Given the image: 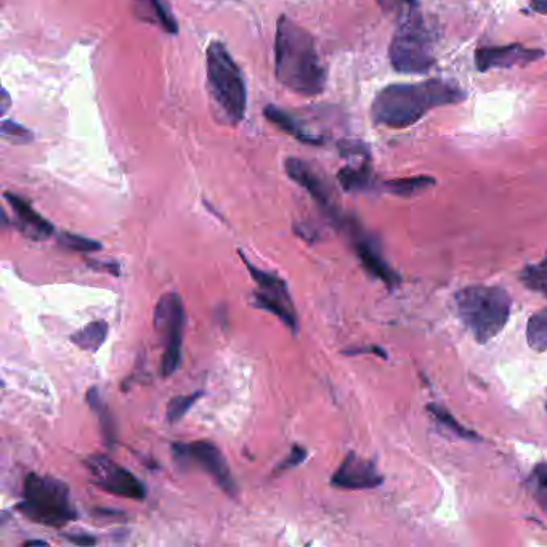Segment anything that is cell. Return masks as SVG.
Returning <instances> with one entry per match:
<instances>
[{
	"instance_id": "obj_31",
	"label": "cell",
	"mask_w": 547,
	"mask_h": 547,
	"mask_svg": "<svg viewBox=\"0 0 547 547\" xmlns=\"http://www.w3.org/2000/svg\"><path fill=\"white\" fill-rule=\"evenodd\" d=\"M87 265L94 268L97 272L106 273V275L119 276L121 275V265L118 262H102V260H87Z\"/></svg>"
},
{
	"instance_id": "obj_27",
	"label": "cell",
	"mask_w": 547,
	"mask_h": 547,
	"mask_svg": "<svg viewBox=\"0 0 547 547\" xmlns=\"http://www.w3.org/2000/svg\"><path fill=\"white\" fill-rule=\"evenodd\" d=\"M2 135L5 138H10L13 142L28 143L33 140L31 130L20 126L17 122L9 121V119H5L4 124H2Z\"/></svg>"
},
{
	"instance_id": "obj_8",
	"label": "cell",
	"mask_w": 547,
	"mask_h": 547,
	"mask_svg": "<svg viewBox=\"0 0 547 547\" xmlns=\"http://www.w3.org/2000/svg\"><path fill=\"white\" fill-rule=\"evenodd\" d=\"M172 459L180 469L196 466L206 472L220 490L225 491L230 498L238 495V485L231 475L230 466L222 451L214 443L199 440L190 443H172Z\"/></svg>"
},
{
	"instance_id": "obj_25",
	"label": "cell",
	"mask_w": 547,
	"mask_h": 547,
	"mask_svg": "<svg viewBox=\"0 0 547 547\" xmlns=\"http://www.w3.org/2000/svg\"><path fill=\"white\" fill-rule=\"evenodd\" d=\"M204 397L203 390H198L195 394L179 395L172 398L171 402L167 403L166 418L169 424L182 421L187 416L188 411L193 408L198 400Z\"/></svg>"
},
{
	"instance_id": "obj_36",
	"label": "cell",
	"mask_w": 547,
	"mask_h": 547,
	"mask_svg": "<svg viewBox=\"0 0 547 547\" xmlns=\"http://www.w3.org/2000/svg\"><path fill=\"white\" fill-rule=\"evenodd\" d=\"M9 103V94H7V90H4V92H2V114L7 113V110H9Z\"/></svg>"
},
{
	"instance_id": "obj_16",
	"label": "cell",
	"mask_w": 547,
	"mask_h": 547,
	"mask_svg": "<svg viewBox=\"0 0 547 547\" xmlns=\"http://www.w3.org/2000/svg\"><path fill=\"white\" fill-rule=\"evenodd\" d=\"M132 10L140 21L159 26L167 34L179 33V23L164 0H135Z\"/></svg>"
},
{
	"instance_id": "obj_5",
	"label": "cell",
	"mask_w": 547,
	"mask_h": 547,
	"mask_svg": "<svg viewBox=\"0 0 547 547\" xmlns=\"http://www.w3.org/2000/svg\"><path fill=\"white\" fill-rule=\"evenodd\" d=\"M15 511L44 527L63 528L77 517L65 482L50 475H26L23 499Z\"/></svg>"
},
{
	"instance_id": "obj_17",
	"label": "cell",
	"mask_w": 547,
	"mask_h": 547,
	"mask_svg": "<svg viewBox=\"0 0 547 547\" xmlns=\"http://www.w3.org/2000/svg\"><path fill=\"white\" fill-rule=\"evenodd\" d=\"M264 114L265 118L272 122L273 126L283 130L286 134L292 135V137L297 138L300 142L308 143V145H323V142H325V138L320 137V135L310 134L297 119L292 118L291 114L280 110V108H276V106H267Z\"/></svg>"
},
{
	"instance_id": "obj_37",
	"label": "cell",
	"mask_w": 547,
	"mask_h": 547,
	"mask_svg": "<svg viewBox=\"0 0 547 547\" xmlns=\"http://www.w3.org/2000/svg\"><path fill=\"white\" fill-rule=\"evenodd\" d=\"M25 546H47V543L41 541V539H33V541H26Z\"/></svg>"
},
{
	"instance_id": "obj_23",
	"label": "cell",
	"mask_w": 547,
	"mask_h": 547,
	"mask_svg": "<svg viewBox=\"0 0 547 547\" xmlns=\"http://www.w3.org/2000/svg\"><path fill=\"white\" fill-rule=\"evenodd\" d=\"M527 342L531 350L547 352V312L536 313L528 320Z\"/></svg>"
},
{
	"instance_id": "obj_20",
	"label": "cell",
	"mask_w": 547,
	"mask_h": 547,
	"mask_svg": "<svg viewBox=\"0 0 547 547\" xmlns=\"http://www.w3.org/2000/svg\"><path fill=\"white\" fill-rule=\"evenodd\" d=\"M87 403L98 416L105 442L108 443V446H113V443L116 442V424H114L113 414L98 395L97 387L87 390Z\"/></svg>"
},
{
	"instance_id": "obj_14",
	"label": "cell",
	"mask_w": 547,
	"mask_h": 547,
	"mask_svg": "<svg viewBox=\"0 0 547 547\" xmlns=\"http://www.w3.org/2000/svg\"><path fill=\"white\" fill-rule=\"evenodd\" d=\"M543 57V50L527 49L520 44L490 45L475 52V65L479 71L487 73L490 69L530 65Z\"/></svg>"
},
{
	"instance_id": "obj_30",
	"label": "cell",
	"mask_w": 547,
	"mask_h": 547,
	"mask_svg": "<svg viewBox=\"0 0 547 547\" xmlns=\"http://www.w3.org/2000/svg\"><path fill=\"white\" fill-rule=\"evenodd\" d=\"M531 480L535 483L536 495L547 499V464H539L531 474Z\"/></svg>"
},
{
	"instance_id": "obj_9",
	"label": "cell",
	"mask_w": 547,
	"mask_h": 547,
	"mask_svg": "<svg viewBox=\"0 0 547 547\" xmlns=\"http://www.w3.org/2000/svg\"><path fill=\"white\" fill-rule=\"evenodd\" d=\"M241 259L248 267L252 280L259 286V291L254 292V305L262 308L265 312L273 313L283 321L284 325L291 329L292 333L297 331V313L292 297L288 291V284L280 276L265 272L249 262L248 257L240 251Z\"/></svg>"
},
{
	"instance_id": "obj_21",
	"label": "cell",
	"mask_w": 547,
	"mask_h": 547,
	"mask_svg": "<svg viewBox=\"0 0 547 547\" xmlns=\"http://www.w3.org/2000/svg\"><path fill=\"white\" fill-rule=\"evenodd\" d=\"M427 410L434 416L435 421L440 426L445 427L446 430H450L451 434L456 435V437L462 438V440H469V442H480L482 440L480 435L475 434L474 430L467 429V427L462 426L461 422L456 421V418H454L450 411L446 410L445 406L430 403V405H427Z\"/></svg>"
},
{
	"instance_id": "obj_10",
	"label": "cell",
	"mask_w": 547,
	"mask_h": 547,
	"mask_svg": "<svg viewBox=\"0 0 547 547\" xmlns=\"http://www.w3.org/2000/svg\"><path fill=\"white\" fill-rule=\"evenodd\" d=\"M90 474V482L100 490L121 498L143 501L146 498V488L143 482L127 471L118 462L105 454H92L84 461Z\"/></svg>"
},
{
	"instance_id": "obj_3",
	"label": "cell",
	"mask_w": 547,
	"mask_h": 547,
	"mask_svg": "<svg viewBox=\"0 0 547 547\" xmlns=\"http://www.w3.org/2000/svg\"><path fill=\"white\" fill-rule=\"evenodd\" d=\"M206 63L207 90L215 118L227 126H238L248 105V92L240 66L219 41L207 47Z\"/></svg>"
},
{
	"instance_id": "obj_32",
	"label": "cell",
	"mask_w": 547,
	"mask_h": 547,
	"mask_svg": "<svg viewBox=\"0 0 547 547\" xmlns=\"http://www.w3.org/2000/svg\"><path fill=\"white\" fill-rule=\"evenodd\" d=\"M65 538L68 539L69 543L76 544V546H95L97 544V538H94V536L90 535H84V533H81V535H74V533H68V535H65Z\"/></svg>"
},
{
	"instance_id": "obj_19",
	"label": "cell",
	"mask_w": 547,
	"mask_h": 547,
	"mask_svg": "<svg viewBox=\"0 0 547 547\" xmlns=\"http://www.w3.org/2000/svg\"><path fill=\"white\" fill-rule=\"evenodd\" d=\"M337 179L341 183L342 188L350 193L357 191H365L371 187L373 177H371V169H369L368 161H361L357 166H345L339 171Z\"/></svg>"
},
{
	"instance_id": "obj_18",
	"label": "cell",
	"mask_w": 547,
	"mask_h": 547,
	"mask_svg": "<svg viewBox=\"0 0 547 547\" xmlns=\"http://www.w3.org/2000/svg\"><path fill=\"white\" fill-rule=\"evenodd\" d=\"M108 329L110 326L105 320L92 321L86 328L74 333L71 336V342L84 352L97 353L105 344Z\"/></svg>"
},
{
	"instance_id": "obj_29",
	"label": "cell",
	"mask_w": 547,
	"mask_h": 547,
	"mask_svg": "<svg viewBox=\"0 0 547 547\" xmlns=\"http://www.w3.org/2000/svg\"><path fill=\"white\" fill-rule=\"evenodd\" d=\"M307 459V450L302 446L294 445L291 448V453L288 454V458L281 462L280 466L276 467L275 475L281 474V472L289 471L294 467L300 466L302 462Z\"/></svg>"
},
{
	"instance_id": "obj_6",
	"label": "cell",
	"mask_w": 547,
	"mask_h": 547,
	"mask_svg": "<svg viewBox=\"0 0 547 547\" xmlns=\"http://www.w3.org/2000/svg\"><path fill=\"white\" fill-rule=\"evenodd\" d=\"M390 63L402 74H426L434 66V52L429 28L418 9L398 17L389 49Z\"/></svg>"
},
{
	"instance_id": "obj_2",
	"label": "cell",
	"mask_w": 547,
	"mask_h": 547,
	"mask_svg": "<svg viewBox=\"0 0 547 547\" xmlns=\"http://www.w3.org/2000/svg\"><path fill=\"white\" fill-rule=\"evenodd\" d=\"M275 74L286 89L305 97L325 90L326 69L315 39L288 17H281L276 26Z\"/></svg>"
},
{
	"instance_id": "obj_26",
	"label": "cell",
	"mask_w": 547,
	"mask_h": 547,
	"mask_svg": "<svg viewBox=\"0 0 547 547\" xmlns=\"http://www.w3.org/2000/svg\"><path fill=\"white\" fill-rule=\"evenodd\" d=\"M58 244L65 249H69V251L86 252V254L87 252H97L103 249L102 243L90 240L86 236L74 235V233H61L58 236Z\"/></svg>"
},
{
	"instance_id": "obj_35",
	"label": "cell",
	"mask_w": 547,
	"mask_h": 547,
	"mask_svg": "<svg viewBox=\"0 0 547 547\" xmlns=\"http://www.w3.org/2000/svg\"><path fill=\"white\" fill-rule=\"evenodd\" d=\"M530 9L535 13L547 15V0H530Z\"/></svg>"
},
{
	"instance_id": "obj_34",
	"label": "cell",
	"mask_w": 547,
	"mask_h": 547,
	"mask_svg": "<svg viewBox=\"0 0 547 547\" xmlns=\"http://www.w3.org/2000/svg\"><path fill=\"white\" fill-rule=\"evenodd\" d=\"M376 353V355H379V357L387 358V355H385L384 350L379 349V347H368V349H353V350H345V355H360V353Z\"/></svg>"
},
{
	"instance_id": "obj_4",
	"label": "cell",
	"mask_w": 547,
	"mask_h": 547,
	"mask_svg": "<svg viewBox=\"0 0 547 547\" xmlns=\"http://www.w3.org/2000/svg\"><path fill=\"white\" fill-rule=\"evenodd\" d=\"M454 302L458 317L479 344L495 339L511 315V296L499 286H469L454 296Z\"/></svg>"
},
{
	"instance_id": "obj_24",
	"label": "cell",
	"mask_w": 547,
	"mask_h": 547,
	"mask_svg": "<svg viewBox=\"0 0 547 547\" xmlns=\"http://www.w3.org/2000/svg\"><path fill=\"white\" fill-rule=\"evenodd\" d=\"M522 281L531 291L543 294L547 299V256L538 264L528 265L520 272Z\"/></svg>"
},
{
	"instance_id": "obj_15",
	"label": "cell",
	"mask_w": 547,
	"mask_h": 547,
	"mask_svg": "<svg viewBox=\"0 0 547 547\" xmlns=\"http://www.w3.org/2000/svg\"><path fill=\"white\" fill-rule=\"evenodd\" d=\"M5 199H7V203L10 204L15 215H17L15 225H17L18 230L23 235L36 241L47 240V238L53 235L55 228H53L52 223L44 219L39 212L34 211V207L28 201L20 198V196L13 195V193H5Z\"/></svg>"
},
{
	"instance_id": "obj_1",
	"label": "cell",
	"mask_w": 547,
	"mask_h": 547,
	"mask_svg": "<svg viewBox=\"0 0 547 547\" xmlns=\"http://www.w3.org/2000/svg\"><path fill=\"white\" fill-rule=\"evenodd\" d=\"M466 100V94L451 82L432 79L414 84H392L374 98L371 118L376 126L406 129L438 106Z\"/></svg>"
},
{
	"instance_id": "obj_7",
	"label": "cell",
	"mask_w": 547,
	"mask_h": 547,
	"mask_svg": "<svg viewBox=\"0 0 547 547\" xmlns=\"http://www.w3.org/2000/svg\"><path fill=\"white\" fill-rule=\"evenodd\" d=\"M154 329L163 339L164 353L161 360V376L171 377L182 363L183 328L185 307L177 292H169L159 299L154 308Z\"/></svg>"
},
{
	"instance_id": "obj_33",
	"label": "cell",
	"mask_w": 547,
	"mask_h": 547,
	"mask_svg": "<svg viewBox=\"0 0 547 547\" xmlns=\"http://www.w3.org/2000/svg\"><path fill=\"white\" fill-rule=\"evenodd\" d=\"M94 514L98 519H105V517H111V519H118V517H126L122 512L114 511V509H105V507H95Z\"/></svg>"
},
{
	"instance_id": "obj_11",
	"label": "cell",
	"mask_w": 547,
	"mask_h": 547,
	"mask_svg": "<svg viewBox=\"0 0 547 547\" xmlns=\"http://www.w3.org/2000/svg\"><path fill=\"white\" fill-rule=\"evenodd\" d=\"M345 225L349 228L355 254L360 259L361 265L366 268V272L377 280H381L387 288H397L400 284V276L385 262L379 244L373 236L366 233L355 220H349V222H345Z\"/></svg>"
},
{
	"instance_id": "obj_13",
	"label": "cell",
	"mask_w": 547,
	"mask_h": 547,
	"mask_svg": "<svg viewBox=\"0 0 547 547\" xmlns=\"http://www.w3.org/2000/svg\"><path fill=\"white\" fill-rule=\"evenodd\" d=\"M382 482L384 479L377 472L374 462L360 458L355 453L347 454L331 477V485L341 490H371L381 487Z\"/></svg>"
},
{
	"instance_id": "obj_28",
	"label": "cell",
	"mask_w": 547,
	"mask_h": 547,
	"mask_svg": "<svg viewBox=\"0 0 547 547\" xmlns=\"http://www.w3.org/2000/svg\"><path fill=\"white\" fill-rule=\"evenodd\" d=\"M376 2L385 13H394L397 17H402L403 13L410 10L418 9L416 5L418 0H376Z\"/></svg>"
},
{
	"instance_id": "obj_12",
	"label": "cell",
	"mask_w": 547,
	"mask_h": 547,
	"mask_svg": "<svg viewBox=\"0 0 547 547\" xmlns=\"http://www.w3.org/2000/svg\"><path fill=\"white\" fill-rule=\"evenodd\" d=\"M284 169L289 179L294 180L297 185L308 191V195L317 201L318 206L334 220H339L334 193L320 174L312 166H308L304 161L296 158L286 159Z\"/></svg>"
},
{
	"instance_id": "obj_22",
	"label": "cell",
	"mask_w": 547,
	"mask_h": 547,
	"mask_svg": "<svg viewBox=\"0 0 547 547\" xmlns=\"http://www.w3.org/2000/svg\"><path fill=\"white\" fill-rule=\"evenodd\" d=\"M434 185L435 180L432 177L419 175V177H408V179L389 180V182H385V190L390 191L392 195L410 198V196H416L422 191L429 190Z\"/></svg>"
}]
</instances>
